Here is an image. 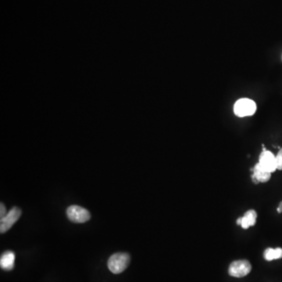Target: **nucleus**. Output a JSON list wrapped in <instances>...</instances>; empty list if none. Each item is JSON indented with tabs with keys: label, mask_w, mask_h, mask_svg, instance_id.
<instances>
[{
	"label": "nucleus",
	"mask_w": 282,
	"mask_h": 282,
	"mask_svg": "<svg viewBox=\"0 0 282 282\" xmlns=\"http://www.w3.org/2000/svg\"><path fill=\"white\" fill-rule=\"evenodd\" d=\"M129 262H130V257L128 253H115L108 260V269L113 274L118 275L122 273L128 268Z\"/></svg>",
	"instance_id": "obj_1"
},
{
	"label": "nucleus",
	"mask_w": 282,
	"mask_h": 282,
	"mask_svg": "<svg viewBox=\"0 0 282 282\" xmlns=\"http://www.w3.org/2000/svg\"><path fill=\"white\" fill-rule=\"evenodd\" d=\"M257 111V104L251 99L242 98L238 100L234 106L235 115L240 118L252 116Z\"/></svg>",
	"instance_id": "obj_2"
},
{
	"label": "nucleus",
	"mask_w": 282,
	"mask_h": 282,
	"mask_svg": "<svg viewBox=\"0 0 282 282\" xmlns=\"http://www.w3.org/2000/svg\"><path fill=\"white\" fill-rule=\"evenodd\" d=\"M67 217L70 221L76 224L87 222L91 218V215L87 210L78 206H71L67 208Z\"/></svg>",
	"instance_id": "obj_3"
},
{
	"label": "nucleus",
	"mask_w": 282,
	"mask_h": 282,
	"mask_svg": "<svg viewBox=\"0 0 282 282\" xmlns=\"http://www.w3.org/2000/svg\"><path fill=\"white\" fill-rule=\"evenodd\" d=\"M21 210L20 208L16 207V206L12 208L9 210V213L5 214V217L1 218V221H0V222H1L0 233H5L6 231H9L13 227V224L18 221V219L21 216Z\"/></svg>",
	"instance_id": "obj_4"
},
{
	"label": "nucleus",
	"mask_w": 282,
	"mask_h": 282,
	"mask_svg": "<svg viewBox=\"0 0 282 282\" xmlns=\"http://www.w3.org/2000/svg\"><path fill=\"white\" fill-rule=\"evenodd\" d=\"M250 263L246 260L234 261L229 267V275L232 277L243 278L251 272Z\"/></svg>",
	"instance_id": "obj_5"
},
{
	"label": "nucleus",
	"mask_w": 282,
	"mask_h": 282,
	"mask_svg": "<svg viewBox=\"0 0 282 282\" xmlns=\"http://www.w3.org/2000/svg\"><path fill=\"white\" fill-rule=\"evenodd\" d=\"M258 163L263 169L271 173H274L278 169L276 156L271 151H267L265 148H264V151L261 154Z\"/></svg>",
	"instance_id": "obj_6"
},
{
	"label": "nucleus",
	"mask_w": 282,
	"mask_h": 282,
	"mask_svg": "<svg viewBox=\"0 0 282 282\" xmlns=\"http://www.w3.org/2000/svg\"><path fill=\"white\" fill-rule=\"evenodd\" d=\"M253 174L252 175V180L254 184H257L259 183H266L272 177V173L263 169L259 163H257L254 168L252 169Z\"/></svg>",
	"instance_id": "obj_7"
},
{
	"label": "nucleus",
	"mask_w": 282,
	"mask_h": 282,
	"mask_svg": "<svg viewBox=\"0 0 282 282\" xmlns=\"http://www.w3.org/2000/svg\"><path fill=\"white\" fill-rule=\"evenodd\" d=\"M257 213L255 210H251L246 212L242 217L238 219L237 224L242 226L243 229H248L250 227L254 226L257 223Z\"/></svg>",
	"instance_id": "obj_8"
},
{
	"label": "nucleus",
	"mask_w": 282,
	"mask_h": 282,
	"mask_svg": "<svg viewBox=\"0 0 282 282\" xmlns=\"http://www.w3.org/2000/svg\"><path fill=\"white\" fill-rule=\"evenodd\" d=\"M15 253L13 251H6L2 253L0 258V267L4 271H11L14 268Z\"/></svg>",
	"instance_id": "obj_9"
},
{
	"label": "nucleus",
	"mask_w": 282,
	"mask_h": 282,
	"mask_svg": "<svg viewBox=\"0 0 282 282\" xmlns=\"http://www.w3.org/2000/svg\"><path fill=\"white\" fill-rule=\"evenodd\" d=\"M264 259L268 261H272L274 260H279L282 258V249H272L268 248L264 253Z\"/></svg>",
	"instance_id": "obj_10"
},
{
	"label": "nucleus",
	"mask_w": 282,
	"mask_h": 282,
	"mask_svg": "<svg viewBox=\"0 0 282 282\" xmlns=\"http://www.w3.org/2000/svg\"><path fill=\"white\" fill-rule=\"evenodd\" d=\"M276 162H277L278 169L282 170V148L276 155Z\"/></svg>",
	"instance_id": "obj_11"
},
{
	"label": "nucleus",
	"mask_w": 282,
	"mask_h": 282,
	"mask_svg": "<svg viewBox=\"0 0 282 282\" xmlns=\"http://www.w3.org/2000/svg\"><path fill=\"white\" fill-rule=\"evenodd\" d=\"M0 210H1V212H0V216H1V218H2V217H5V205H4L3 203H1Z\"/></svg>",
	"instance_id": "obj_12"
},
{
	"label": "nucleus",
	"mask_w": 282,
	"mask_h": 282,
	"mask_svg": "<svg viewBox=\"0 0 282 282\" xmlns=\"http://www.w3.org/2000/svg\"><path fill=\"white\" fill-rule=\"evenodd\" d=\"M278 212H279V213H282V202H281L280 204H279V208H278Z\"/></svg>",
	"instance_id": "obj_13"
}]
</instances>
